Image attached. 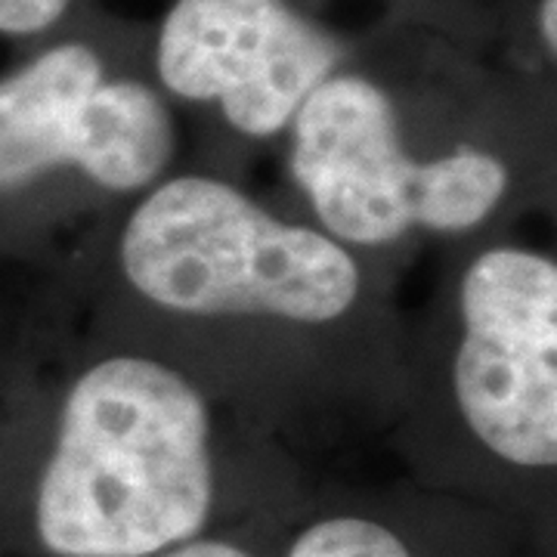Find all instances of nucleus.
I'll list each match as a JSON object with an SVG mask.
<instances>
[{
    "mask_svg": "<svg viewBox=\"0 0 557 557\" xmlns=\"http://www.w3.org/2000/svg\"><path fill=\"white\" fill-rule=\"evenodd\" d=\"M211 498L208 409L177 369L115 357L75 381L38 490L50 555L171 552L199 536Z\"/></svg>",
    "mask_w": 557,
    "mask_h": 557,
    "instance_id": "obj_1",
    "label": "nucleus"
},
{
    "mask_svg": "<svg viewBox=\"0 0 557 557\" xmlns=\"http://www.w3.org/2000/svg\"><path fill=\"white\" fill-rule=\"evenodd\" d=\"M121 267L143 298L193 317L332 322L359 292L332 236L282 223L230 183L177 177L131 214Z\"/></svg>",
    "mask_w": 557,
    "mask_h": 557,
    "instance_id": "obj_2",
    "label": "nucleus"
},
{
    "mask_svg": "<svg viewBox=\"0 0 557 557\" xmlns=\"http://www.w3.org/2000/svg\"><path fill=\"white\" fill-rule=\"evenodd\" d=\"M292 124L295 180L341 242L384 245L416 226L461 233L478 226L508 186L505 164L483 149L409 159L394 102L359 75L322 81Z\"/></svg>",
    "mask_w": 557,
    "mask_h": 557,
    "instance_id": "obj_3",
    "label": "nucleus"
},
{
    "mask_svg": "<svg viewBox=\"0 0 557 557\" xmlns=\"http://www.w3.org/2000/svg\"><path fill=\"white\" fill-rule=\"evenodd\" d=\"M456 399L468 428L520 468L557 461V267L496 248L461 278Z\"/></svg>",
    "mask_w": 557,
    "mask_h": 557,
    "instance_id": "obj_4",
    "label": "nucleus"
},
{
    "mask_svg": "<svg viewBox=\"0 0 557 557\" xmlns=\"http://www.w3.org/2000/svg\"><path fill=\"white\" fill-rule=\"evenodd\" d=\"M174 156L164 102L137 81H106L84 44L40 53L0 81V186L75 164L115 193L143 189Z\"/></svg>",
    "mask_w": 557,
    "mask_h": 557,
    "instance_id": "obj_5",
    "label": "nucleus"
},
{
    "mask_svg": "<svg viewBox=\"0 0 557 557\" xmlns=\"http://www.w3.org/2000/svg\"><path fill=\"white\" fill-rule=\"evenodd\" d=\"M156 62L171 94L218 102L236 131L273 137L332 78L338 47L285 0H177Z\"/></svg>",
    "mask_w": 557,
    "mask_h": 557,
    "instance_id": "obj_6",
    "label": "nucleus"
},
{
    "mask_svg": "<svg viewBox=\"0 0 557 557\" xmlns=\"http://www.w3.org/2000/svg\"><path fill=\"white\" fill-rule=\"evenodd\" d=\"M288 557H412L406 542L369 518H329L307 527Z\"/></svg>",
    "mask_w": 557,
    "mask_h": 557,
    "instance_id": "obj_7",
    "label": "nucleus"
},
{
    "mask_svg": "<svg viewBox=\"0 0 557 557\" xmlns=\"http://www.w3.org/2000/svg\"><path fill=\"white\" fill-rule=\"evenodd\" d=\"M72 0H0V35H38L69 10Z\"/></svg>",
    "mask_w": 557,
    "mask_h": 557,
    "instance_id": "obj_8",
    "label": "nucleus"
},
{
    "mask_svg": "<svg viewBox=\"0 0 557 557\" xmlns=\"http://www.w3.org/2000/svg\"><path fill=\"white\" fill-rule=\"evenodd\" d=\"M164 557H255L233 542H218V539H205V542H183L177 548H171Z\"/></svg>",
    "mask_w": 557,
    "mask_h": 557,
    "instance_id": "obj_9",
    "label": "nucleus"
},
{
    "mask_svg": "<svg viewBox=\"0 0 557 557\" xmlns=\"http://www.w3.org/2000/svg\"><path fill=\"white\" fill-rule=\"evenodd\" d=\"M539 35L548 44V50L555 53L557 47V0H542L539 7Z\"/></svg>",
    "mask_w": 557,
    "mask_h": 557,
    "instance_id": "obj_10",
    "label": "nucleus"
}]
</instances>
